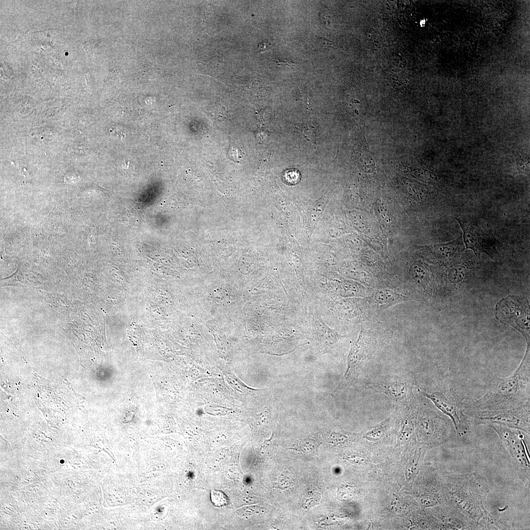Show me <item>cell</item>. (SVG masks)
I'll list each match as a JSON object with an SVG mask.
<instances>
[{"label": "cell", "instance_id": "cell-1", "mask_svg": "<svg viewBox=\"0 0 530 530\" xmlns=\"http://www.w3.org/2000/svg\"><path fill=\"white\" fill-rule=\"evenodd\" d=\"M449 480V503L469 528H493V520L483 504L488 492L485 479L473 473L452 474Z\"/></svg>", "mask_w": 530, "mask_h": 530}, {"label": "cell", "instance_id": "cell-2", "mask_svg": "<svg viewBox=\"0 0 530 530\" xmlns=\"http://www.w3.org/2000/svg\"><path fill=\"white\" fill-rule=\"evenodd\" d=\"M530 404L529 349L511 375L497 378L480 398L465 401L466 412L508 409Z\"/></svg>", "mask_w": 530, "mask_h": 530}, {"label": "cell", "instance_id": "cell-3", "mask_svg": "<svg viewBox=\"0 0 530 530\" xmlns=\"http://www.w3.org/2000/svg\"><path fill=\"white\" fill-rule=\"evenodd\" d=\"M415 422L419 438L426 444H442L454 436L455 430L451 421L424 401H418Z\"/></svg>", "mask_w": 530, "mask_h": 530}, {"label": "cell", "instance_id": "cell-4", "mask_svg": "<svg viewBox=\"0 0 530 530\" xmlns=\"http://www.w3.org/2000/svg\"><path fill=\"white\" fill-rule=\"evenodd\" d=\"M421 393L450 419L458 435L463 436L468 432L472 422L466 414L465 402L453 388L447 386Z\"/></svg>", "mask_w": 530, "mask_h": 530}, {"label": "cell", "instance_id": "cell-5", "mask_svg": "<svg viewBox=\"0 0 530 530\" xmlns=\"http://www.w3.org/2000/svg\"><path fill=\"white\" fill-rule=\"evenodd\" d=\"M530 404L518 407L487 412H469L467 415L475 425L497 424L530 434Z\"/></svg>", "mask_w": 530, "mask_h": 530}, {"label": "cell", "instance_id": "cell-6", "mask_svg": "<svg viewBox=\"0 0 530 530\" xmlns=\"http://www.w3.org/2000/svg\"><path fill=\"white\" fill-rule=\"evenodd\" d=\"M498 435L510 455L514 466L520 478L526 484L530 482V461L526 445L521 430L497 424L487 425Z\"/></svg>", "mask_w": 530, "mask_h": 530}, {"label": "cell", "instance_id": "cell-7", "mask_svg": "<svg viewBox=\"0 0 530 530\" xmlns=\"http://www.w3.org/2000/svg\"><path fill=\"white\" fill-rule=\"evenodd\" d=\"M414 388L409 377L396 374L385 376L367 387L374 393L386 395L396 408L409 406L416 400Z\"/></svg>", "mask_w": 530, "mask_h": 530}, {"label": "cell", "instance_id": "cell-8", "mask_svg": "<svg viewBox=\"0 0 530 530\" xmlns=\"http://www.w3.org/2000/svg\"><path fill=\"white\" fill-rule=\"evenodd\" d=\"M463 231V240L466 249L472 250L477 256L481 253L488 255L497 253L496 247L500 242L492 234L484 232L476 222L464 218H456Z\"/></svg>", "mask_w": 530, "mask_h": 530}, {"label": "cell", "instance_id": "cell-9", "mask_svg": "<svg viewBox=\"0 0 530 530\" xmlns=\"http://www.w3.org/2000/svg\"><path fill=\"white\" fill-rule=\"evenodd\" d=\"M327 194L320 198L308 204V214L310 224L312 231L317 225L328 202Z\"/></svg>", "mask_w": 530, "mask_h": 530}, {"label": "cell", "instance_id": "cell-10", "mask_svg": "<svg viewBox=\"0 0 530 530\" xmlns=\"http://www.w3.org/2000/svg\"><path fill=\"white\" fill-rule=\"evenodd\" d=\"M406 298L405 296L387 290L379 291L374 296L376 303L381 308H386L398 302L405 301Z\"/></svg>", "mask_w": 530, "mask_h": 530}, {"label": "cell", "instance_id": "cell-11", "mask_svg": "<svg viewBox=\"0 0 530 530\" xmlns=\"http://www.w3.org/2000/svg\"><path fill=\"white\" fill-rule=\"evenodd\" d=\"M295 133L302 140L315 144L316 141L315 128L310 123H303L294 127Z\"/></svg>", "mask_w": 530, "mask_h": 530}, {"label": "cell", "instance_id": "cell-12", "mask_svg": "<svg viewBox=\"0 0 530 530\" xmlns=\"http://www.w3.org/2000/svg\"><path fill=\"white\" fill-rule=\"evenodd\" d=\"M391 418L389 417L377 425L371 428L365 433L364 437L371 441H376L382 438L389 425Z\"/></svg>", "mask_w": 530, "mask_h": 530}, {"label": "cell", "instance_id": "cell-13", "mask_svg": "<svg viewBox=\"0 0 530 530\" xmlns=\"http://www.w3.org/2000/svg\"><path fill=\"white\" fill-rule=\"evenodd\" d=\"M211 500L213 504L217 507L225 506L229 503L228 497L223 492L219 490H211Z\"/></svg>", "mask_w": 530, "mask_h": 530}, {"label": "cell", "instance_id": "cell-14", "mask_svg": "<svg viewBox=\"0 0 530 530\" xmlns=\"http://www.w3.org/2000/svg\"><path fill=\"white\" fill-rule=\"evenodd\" d=\"M317 45L320 49H328L333 48L331 42L324 38H319L317 40Z\"/></svg>", "mask_w": 530, "mask_h": 530}, {"label": "cell", "instance_id": "cell-15", "mask_svg": "<svg viewBox=\"0 0 530 530\" xmlns=\"http://www.w3.org/2000/svg\"><path fill=\"white\" fill-rule=\"evenodd\" d=\"M270 44L268 43L263 42L259 45V47L257 50V53H260L263 52L266 50H269Z\"/></svg>", "mask_w": 530, "mask_h": 530}, {"label": "cell", "instance_id": "cell-16", "mask_svg": "<svg viewBox=\"0 0 530 530\" xmlns=\"http://www.w3.org/2000/svg\"><path fill=\"white\" fill-rule=\"evenodd\" d=\"M276 62L278 63L279 65L282 67L291 66L293 64V63L292 61L288 60H276Z\"/></svg>", "mask_w": 530, "mask_h": 530}]
</instances>
